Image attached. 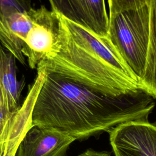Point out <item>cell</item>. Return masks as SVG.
<instances>
[{
	"instance_id": "cell-9",
	"label": "cell",
	"mask_w": 156,
	"mask_h": 156,
	"mask_svg": "<svg viewBox=\"0 0 156 156\" xmlns=\"http://www.w3.org/2000/svg\"><path fill=\"white\" fill-rule=\"evenodd\" d=\"M34 101L25 98L20 110L11 118L0 135V156H15L18 146L32 127L31 112Z\"/></svg>"
},
{
	"instance_id": "cell-4",
	"label": "cell",
	"mask_w": 156,
	"mask_h": 156,
	"mask_svg": "<svg viewBox=\"0 0 156 156\" xmlns=\"http://www.w3.org/2000/svg\"><path fill=\"white\" fill-rule=\"evenodd\" d=\"M29 12L32 24L24 38L22 53L29 67L36 69L40 62L50 59L58 51V16L44 5L32 7Z\"/></svg>"
},
{
	"instance_id": "cell-2",
	"label": "cell",
	"mask_w": 156,
	"mask_h": 156,
	"mask_svg": "<svg viewBox=\"0 0 156 156\" xmlns=\"http://www.w3.org/2000/svg\"><path fill=\"white\" fill-rule=\"evenodd\" d=\"M58 49L37 67L61 74L105 93L119 96L140 90L139 79L108 37L58 13Z\"/></svg>"
},
{
	"instance_id": "cell-3",
	"label": "cell",
	"mask_w": 156,
	"mask_h": 156,
	"mask_svg": "<svg viewBox=\"0 0 156 156\" xmlns=\"http://www.w3.org/2000/svg\"><path fill=\"white\" fill-rule=\"evenodd\" d=\"M108 19L107 36L140 80L145 67L149 42V5L119 13Z\"/></svg>"
},
{
	"instance_id": "cell-12",
	"label": "cell",
	"mask_w": 156,
	"mask_h": 156,
	"mask_svg": "<svg viewBox=\"0 0 156 156\" xmlns=\"http://www.w3.org/2000/svg\"><path fill=\"white\" fill-rule=\"evenodd\" d=\"M48 1L51 6V10L91 29L90 23L83 10L79 0H48Z\"/></svg>"
},
{
	"instance_id": "cell-5",
	"label": "cell",
	"mask_w": 156,
	"mask_h": 156,
	"mask_svg": "<svg viewBox=\"0 0 156 156\" xmlns=\"http://www.w3.org/2000/svg\"><path fill=\"white\" fill-rule=\"evenodd\" d=\"M109 132L115 156H156V124L148 121L120 124Z\"/></svg>"
},
{
	"instance_id": "cell-6",
	"label": "cell",
	"mask_w": 156,
	"mask_h": 156,
	"mask_svg": "<svg viewBox=\"0 0 156 156\" xmlns=\"http://www.w3.org/2000/svg\"><path fill=\"white\" fill-rule=\"evenodd\" d=\"M75 140L55 129L33 126L21 141L15 156H68L67 151Z\"/></svg>"
},
{
	"instance_id": "cell-15",
	"label": "cell",
	"mask_w": 156,
	"mask_h": 156,
	"mask_svg": "<svg viewBox=\"0 0 156 156\" xmlns=\"http://www.w3.org/2000/svg\"><path fill=\"white\" fill-rule=\"evenodd\" d=\"M111 153L106 151H96L91 149H87L86 151L79 154V156H110Z\"/></svg>"
},
{
	"instance_id": "cell-1",
	"label": "cell",
	"mask_w": 156,
	"mask_h": 156,
	"mask_svg": "<svg viewBox=\"0 0 156 156\" xmlns=\"http://www.w3.org/2000/svg\"><path fill=\"white\" fill-rule=\"evenodd\" d=\"M154 98L140 90L108 94L54 73H47L31 112L32 126L55 129L82 140L132 121H148Z\"/></svg>"
},
{
	"instance_id": "cell-8",
	"label": "cell",
	"mask_w": 156,
	"mask_h": 156,
	"mask_svg": "<svg viewBox=\"0 0 156 156\" xmlns=\"http://www.w3.org/2000/svg\"><path fill=\"white\" fill-rule=\"evenodd\" d=\"M29 11L5 15L0 10V43L23 65L26 64L24 40L32 24Z\"/></svg>"
},
{
	"instance_id": "cell-14",
	"label": "cell",
	"mask_w": 156,
	"mask_h": 156,
	"mask_svg": "<svg viewBox=\"0 0 156 156\" xmlns=\"http://www.w3.org/2000/svg\"><path fill=\"white\" fill-rule=\"evenodd\" d=\"M11 118L4 112L0 104V135L4 132Z\"/></svg>"
},
{
	"instance_id": "cell-11",
	"label": "cell",
	"mask_w": 156,
	"mask_h": 156,
	"mask_svg": "<svg viewBox=\"0 0 156 156\" xmlns=\"http://www.w3.org/2000/svg\"><path fill=\"white\" fill-rule=\"evenodd\" d=\"M83 10L90 23L91 29L102 35H107L108 16L105 0H79Z\"/></svg>"
},
{
	"instance_id": "cell-7",
	"label": "cell",
	"mask_w": 156,
	"mask_h": 156,
	"mask_svg": "<svg viewBox=\"0 0 156 156\" xmlns=\"http://www.w3.org/2000/svg\"><path fill=\"white\" fill-rule=\"evenodd\" d=\"M15 57L0 43V104L12 117L20 108L21 94L24 82L17 78Z\"/></svg>"
},
{
	"instance_id": "cell-10",
	"label": "cell",
	"mask_w": 156,
	"mask_h": 156,
	"mask_svg": "<svg viewBox=\"0 0 156 156\" xmlns=\"http://www.w3.org/2000/svg\"><path fill=\"white\" fill-rule=\"evenodd\" d=\"M149 36L145 67L139 80L140 88L156 98V0H150Z\"/></svg>"
},
{
	"instance_id": "cell-13",
	"label": "cell",
	"mask_w": 156,
	"mask_h": 156,
	"mask_svg": "<svg viewBox=\"0 0 156 156\" xmlns=\"http://www.w3.org/2000/svg\"><path fill=\"white\" fill-rule=\"evenodd\" d=\"M109 17L119 13L148 5L150 0H107Z\"/></svg>"
}]
</instances>
